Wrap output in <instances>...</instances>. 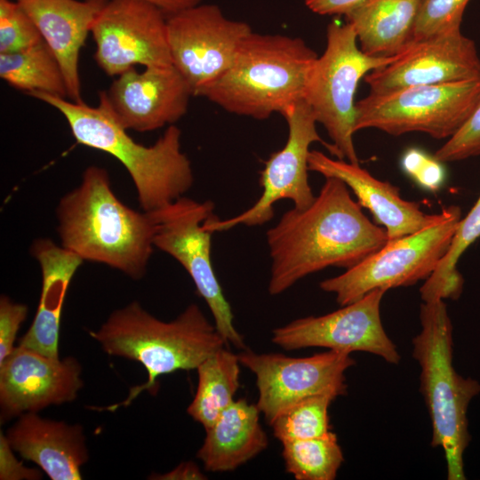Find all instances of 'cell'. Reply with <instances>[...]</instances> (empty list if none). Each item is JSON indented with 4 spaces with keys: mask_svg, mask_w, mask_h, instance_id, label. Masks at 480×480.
<instances>
[{
    "mask_svg": "<svg viewBox=\"0 0 480 480\" xmlns=\"http://www.w3.org/2000/svg\"><path fill=\"white\" fill-rule=\"evenodd\" d=\"M325 179L310 205L286 211L267 231L270 295L329 267L348 269L388 240L386 229L365 216L342 180Z\"/></svg>",
    "mask_w": 480,
    "mask_h": 480,
    "instance_id": "cell-1",
    "label": "cell"
},
{
    "mask_svg": "<svg viewBox=\"0 0 480 480\" xmlns=\"http://www.w3.org/2000/svg\"><path fill=\"white\" fill-rule=\"evenodd\" d=\"M56 214L61 246L132 279L144 276L154 247L153 218L119 200L105 168L87 167L80 184L60 198Z\"/></svg>",
    "mask_w": 480,
    "mask_h": 480,
    "instance_id": "cell-2",
    "label": "cell"
},
{
    "mask_svg": "<svg viewBox=\"0 0 480 480\" xmlns=\"http://www.w3.org/2000/svg\"><path fill=\"white\" fill-rule=\"evenodd\" d=\"M28 95L57 109L78 143L116 157L129 172L144 212L171 204L192 187L191 163L180 149L181 131L176 125H169L153 145L144 146L118 123L102 92L97 107L42 92Z\"/></svg>",
    "mask_w": 480,
    "mask_h": 480,
    "instance_id": "cell-3",
    "label": "cell"
},
{
    "mask_svg": "<svg viewBox=\"0 0 480 480\" xmlns=\"http://www.w3.org/2000/svg\"><path fill=\"white\" fill-rule=\"evenodd\" d=\"M317 54L300 37L251 32L232 63L198 94L224 110L264 120L304 100Z\"/></svg>",
    "mask_w": 480,
    "mask_h": 480,
    "instance_id": "cell-4",
    "label": "cell"
},
{
    "mask_svg": "<svg viewBox=\"0 0 480 480\" xmlns=\"http://www.w3.org/2000/svg\"><path fill=\"white\" fill-rule=\"evenodd\" d=\"M90 335L109 356L140 363L148 380L132 388L128 405L142 391H156V379L177 371H189L219 349L228 346L223 337L196 304H190L174 320L164 322L133 301L112 312Z\"/></svg>",
    "mask_w": 480,
    "mask_h": 480,
    "instance_id": "cell-5",
    "label": "cell"
},
{
    "mask_svg": "<svg viewBox=\"0 0 480 480\" xmlns=\"http://www.w3.org/2000/svg\"><path fill=\"white\" fill-rule=\"evenodd\" d=\"M421 330L412 339L420 367V392L428 408L431 446L443 449L448 480H465L464 452L470 442L468 410L480 383L460 375L452 364V324L442 299L423 301Z\"/></svg>",
    "mask_w": 480,
    "mask_h": 480,
    "instance_id": "cell-6",
    "label": "cell"
},
{
    "mask_svg": "<svg viewBox=\"0 0 480 480\" xmlns=\"http://www.w3.org/2000/svg\"><path fill=\"white\" fill-rule=\"evenodd\" d=\"M401 55V54H400ZM372 57L363 52L348 23L331 22L326 29V47L308 75L304 100L332 143L328 150L338 159L359 164L354 145L356 132L355 94L359 81L368 73L396 60Z\"/></svg>",
    "mask_w": 480,
    "mask_h": 480,
    "instance_id": "cell-7",
    "label": "cell"
},
{
    "mask_svg": "<svg viewBox=\"0 0 480 480\" xmlns=\"http://www.w3.org/2000/svg\"><path fill=\"white\" fill-rule=\"evenodd\" d=\"M480 103V76L372 94L356 103V132L374 128L391 135L423 132L451 138Z\"/></svg>",
    "mask_w": 480,
    "mask_h": 480,
    "instance_id": "cell-8",
    "label": "cell"
},
{
    "mask_svg": "<svg viewBox=\"0 0 480 480\" xmlns=\"http://www.w3.org/2000/svg\"><path fill=\"white\" fill-rule=\"evenodd\" d=\"M460 219V208L451 205L439 222L388 240L377 252L319 286L334 293L336 301L344 306L376 289L388 291L427 280L445 255Z\"/></svg>",
    "mask_w": 480,
    "mask_h": 480,
    "instance_id": "cell-9",
    "label": "cell"
},
{
    "mask_svg": "<svg viewBox=\"0 0 480 480\" xmlns=\"http://www.w3.org/2000/svg\"><path fill=\"white\" fill-rule=\"evenodd\" d=\"M214 204L180 196L150 212L154 246L175 259L192 278L197 293L206 302L214 324L227 345L245 349L243 336L234 324V315L212 262V236L204 227L213 214Z\"/></svg>",
    "mask_w": 480,
    "mask_h": 480,
    "instance_id": "cell-10",
    "label": "cell"
},
{
    "mask_svg": "<svg viewBox=\"0 0 480 480\" xmlns=\"http://www.w3.org/2000/svg\"><path fill=\"white\" fill-rule=\"evenodd\" d=\"M282 116L288 126L284 146L274 152L265 162L260 172L259 199L238 215L220 220L214 214L204 223V228L213 233L228 230L238 225L261 226L274 216V204L282 199H290L294 207L302 209L315 200L308 182V155L312 143L323 142L316 131V120L304 100H300L285 110Z\"/></svg>",
    "mask_w": 480,
    "mask_h": 480,
    "instance_id": "cell-11",
    "label": "cell"
},
{
    "mask_svg": "<svg viewBox=\"0 0 480 480\" xmlns=\"http://www.w3.org/2000/svg\"><path fill=\"white\" fill-rule=\"evenodd\" d=\"M240 364L256 377L257 406L268 423L292 404L319 395L347 393L345 372L355 364L350 353L328 349L306 357L244 349Z\"/></svg>",
    "mask_w": 480,
    "mask_h": 480,
    "instance_id": "cell-12",
    "label": "cell"
},
{
    "mask_svg": "<svg viewBox=\"0 0 480 480\" xmlns=\"http://www.w3.org/2000/svg\"><path fill=\"white\" fill-rule=\"evenodd\" d=\"M166 23L172 65L197 97L228 68L241 42L252 31L246 22L228 19L211 4L167 15Z\"/></svg>",
    "mask_w": 480,
    "mask_h": 480,
    "instance_id": "cell-13",
    "label": "cell"
},
{
    "mask_svg": "<svg viewBox=\"0 0 480 480\" xmlns=\"http://www.w3.org/2000/svg\"><path fill=\"white\" fill-rule=\"evenodd\" d=\"M167 15L148 0H108L94 20V60L109 76L135 65H172Z\"/></svg>",
    "mask_w": 480,
    "mask_h": 480,
    "instance_id": "cell-14",
    "label": "cell"
},
{
    "mask_svg": "<svg viewBox=\"0 0 480 480\" xmlns=\"http://www.w3.org/2000/svg\"><path fill=\"white\" fill-rule=\"evenodd\" d=\"M386 292L376 289L333 312L295 319L276 328L271 340L285 350L317 347L350 354L363 351L397 364L400 355L380 319V302Z\"/></svg>",
    "mask_w": 480,
    "mask_h": 480,
    "instance_id": "cell-15",
    "label": "cell"
},
{
    "mask_svg": "<svg viewBox=\"0 0 480 480\" xmlns=\"http://www.w3.org/2000/svg\"><path fill=\"white\" fill-rule=\"evenodd\" d=\"M480 76V57L475 42L461 30L414 41L396 60L364 76L370 93Z\"/></svg>",
    "mask_w": 480,
    "mask_h": 480,
    "instance_id": "cell-16",
    "label": "cell"
},
{
    "mask_svg": "<svg viewBox=\"0 0 480 480\" xmlns=\"http://www.w3.org/2000/svg\"><path fill=\"white\" fill-rule=\"evenodd\" d=\"M81 372L72 356L61 360L15 347L0 363L1 420L75 400L84 384Z\"/></svg>",
    "mask_w": 480,
    "mask_h": 480,
    "instance_id": "cell-17",
    "label": "cell"
},
{
    "mask_svg": "<svg viewBox=\"0 0 480 480\" xmlns=\"http://www.w3.org/2000/svg\"><path fill=\"white\" fill-rule=\"evenodd\" d=\"M118 123L140 132L159 129L180 120L193 96L187 81L173 66L132 68L101 91Z\"/></svg>",
    "mask_w": 480,
    "mask_h": 480,
    "instance_id": "cell-18",
    "label": "cell"
},
{
    "mask_svg": "<svg viewBox=\"0 0 480 480\" xmlns=\"http://www.w3.org/2000/svg\"><path fill=\"white\" fill-rule=\"evenodd\" d=\"M309 171L325 178L342 180L357 197L361 207L368 209L379 225L384 227L388 240L416 233L442 220L447 207L440 213L424 212L420 204L404 200L399 188L389 182L373 177L359 164L333 159L312 150L308 155Z\"/></svg>",
    "mask_w": 480,
    "mask_h": 480,
    "instance_id": "cell-19",
    "label": "cell"
},
{
    "mask_svg": "<svg viewBox=\"0 0 480 480\" xmlns=\"http://www.w3.org/2000/svg\"><path fill=\"white\" fill-rule=\"evenodd\" d=\"M28 14L57 58L68 99L84 102L79 54L92 24L108 0H15Z\"/></svg>",
    "mask_w": 480,
    "mask_h": 480,
    "instance_id": "cell-20",
    "label": "cell"
},
{
    "mask_svg": "<svg viewBox=\"0 0 480 480\" xmlns=\"http://www.w3.org/2000/svg\"><path fill=\"white\" fill-rule=\"evenodd\" d=\"M12 450L37 464L52 480H79L88 460L83 427L25 412L5 436Z\"/></svg>",
    "mask_w": 480,
    "mask_h": 480,
    "instance_id": "cell-21",
    "label": "cell"
},
{
    "mask_svg": "<svg viewBox=\"0 0 480 480\" xmlns=\"http://www.w3.org/2000/svg\"><path fill=\"white\" fill-rule=\"evenodd\" d=\"M31 255L42 272V288L34 321L20 346L44 356H59L60 324L68 288L83 260L49 238L32 243Z\"/></svg>",
    "mask_w": 480,
    "mask_h": 480,
    "instance_id": "cell-22",
    "label": "cell"
},
{
    "mask_svg": "<svg viewBox=\"0 0 480 480\" xmlns=\"http://www.w3.org/2000/svg\"><path fill=\"white\" fill-rule=\"evenodd\" d=\"M260 413L257 404L245 399L235 400L222 412L206 429L196 453L206 470H235L268 447V439L260 423Z\"/></svg>",
    "mask_w": 480,
    "mask_h": 480,
    "instance_id": "cell-23",
    "label": "cell"
},
{
    "mask_svg": "<svg viewBox=\"0 0 480 480\" xmlns=\"http://www.w3.org/2000/svg\"><path fill=\"white\" fill-rule=\"evenodd\" d=\"M420 0H365L346 13L363 52L389 58L414 42Z\"/></svg>",
    "mask_w": 480,
    "mask_h": 480,
    "instance_id": "cell-24",
    "label": "cell"
},
{
    "mask_svg": "<svg viewBox=\"0 0 480 480\" xmlns=\"http://www.w3.org/2000/svg\"><path fill=\"white\" fill-rule=\"evenodd\" d=\"M238 355L222 348L196 369L198 385L188 413L206 430L235 400L240 387Z\"/></svg>",
    "mask_w": 480,
    "mask_h": 480,
    "instance_id": "cell-25",
    "label": "cell"
},
{
    "mask_svg": "<svg viewBox=\"0 0 480 480\" xmlns=\"http://www.w3.org/2000/svg\"><path fill=\"white\" fill-rule=\"evenodd\" d=\"M0 76L27 94L42 92L68 98L60 63L44 40L18 52L0 53Z\"/></svg>",
    "mask_w": 480,
    "mask_h": 480,
    "instance_id": "cell-26",
    "label": "cell"
},
{
    "mask_svg": "<svg viewBox=\"0 0 480 480\" xmlns=\"http://www.w3.org/2000/svg\"><path fill=\"white\" fill-rule=\"evenodd\" d=\"M480 236V196L467 216L460 219L449 248L436 270L425 280L420 292L423 301L458 299L463 278L457 263L464 252Z\"/></svg>",
    "mask_w": 480,
    "mask_h": 480,
    "instance_id": "cell-27",
    "label": "cell"
},
{
    "mask_svg": "<svg viewBox=\"0 0 480 480\" xmlns=\"http://www.w3.org/2000/svg\"><path fill=\"white\" fill-rule=\"evenodd\" d=\"M286 471L297 480H333L344 461L337 436L282 442Z\"/></svg>",
    "mask_w": 480,
    "mask_h": 480,
    "instance_id": "cell-28",
    "label": "cell"
},
{
    "mask_svg": "<svg viewBox=\"0 0 480 480\" xmlns=\"http://www.w3.org/2000/svg\"><path fill=\"white\" fill-rule=\"evenodd\" d=\"M335 398L319 395L303 399L277 414L269 425L281 443L327 435L330 429L328 409Z\"/></svg>",
    "mask_w": 480,
    "mask_h": 480,
    "instance_id": "cell-29",
    "label": "cell"
},
{
    "mask_svg": "<svg viewBox=\"0 0 480 480\" xmlns=\"http://www.w3.org/2000/svg\"><path fill=\"white\" fill-rule=\"evenodd\" d=\"M470 0H420L414 41L459 31Z\"/></svg>",
    "mask_w": 480,
    "mask_h": 480,
    "instance_id": "cell-30",
    "label": "cell"
},
{
    "mask_svg": "<svg viewBox=\"0 0 480 480\" xmlns=\"http://www.w3.org/2000/svg\"><path fill=\"white\" fill-rule=\"evenodd\" d=\"M41 40L36 24L15 0H0V53L18 52Z\"/></svg>",
    "mask_w": 480,
    "mask_h": 480,
    "instance_id": "cell-31",
    "label": "cell"
},
{
    "mask_svg": "<svg viewBox=\"0 0 480 480\" xmlns=\"http://www.w3.org/2000/svg\"><path fill=\"white\" fill-rule=\"evenodd\" d=\"M480 155V103L463 126L434 154L442 163Z\"/></svg>",
    "mask_w": 480,
    "mask_h": 480,
    "instance_id": "cell-32",
    "label": "cell"
},
{
    "mask_svg": "<svg viewBox=\"0 0 480 480\" xmlns=\"http://www.w3.org/2000/svg\"><path fill=\"white\" fill-rule=\"evenodd\" d=\"M401 165L406 174L427 190L436 191L444 182L443 163L420 148L407 149L402 156Z\"/></svg>",
    "mask_w": 480,
    "mask_h": 480,
    "instance_id": "cell-33",
    "label": "cell"
},
{
    "mask_svg": "<svg viewBox=\"0 0 480 480\" xmlns=\"http://www.w3.org/2000/svg\"><path fill=\"white\" fill-rule=\"evenodd\" d=\"M28 307L2 295L0 299V363L15 348L13 346L20 324L26 319Z\"/></svg>",
    "mask_w": 480,
    "mask_h": 480,
    "instance_id": "cell-34",
    "label": "cell"
},
{
    "mask_svg": "<svg viewBox=\"0 0 480 480\" xmlns=\"http://www.w3.org/2000/svg\"><path fill=\"white\" fill-rule=\"evenodd\" d=\"M365 0H305L306 6L320 15H345Z\"/></svg>",
    "mask_w": 480,
    "mask_h": 480,
    "instance_id": "cell-35",
    "label": "cell"
},
{
    "mask_svg": "<svg viewBox=\"0 0 480 480\" xmlns=\"http://www.w3.org/2000/svg\"><path fill=\"white\" fill-rule=\"evenodd\" d=\"M154 479H164V480H186V479H196V480H203L206 479L207 477L200 470L198 466L195 464L192 461L188 462H182L179 466H177L175 468L171 470L170 472L155 476L152 477Z\"/></svg>",
    "mask_w": 480,
    "mask_h": 480,
    "instance_id": "cell-36",
    "label": "cell"
},
{
    "mask_svg": "<svg viewBox=\"0 0 480 480\" xmlns=\"http://www.w3.org/2000/svg\"><path fill=\"white\" fill-rule=\"evenodd\" d=\"M160 7L166 15L201 4L203 0H148Z\"/></svg>",
    "mask_w": 480,
    "mask_h": 480,
    "instance_id": "cell-37",
    "label": "cell"
}]
</instances>
